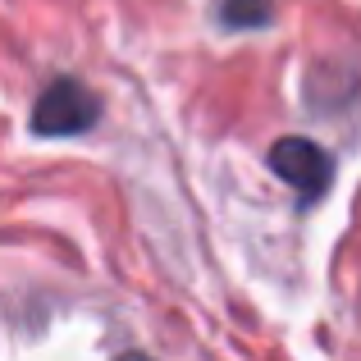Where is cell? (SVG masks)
Here are the masks:
<instances>
[{
	"instance_id": "obj_1",
	"label": "cell",
	"mask_w": 361,
	"mask_h": 361,
	"mask_svg": "<svg viewBox=\"0 0 361 361\" xmlns=\"http://www.w3.org/2000/svg\"><path fill=\"white\" fill-rule=\"evenodd\" d=\"M97 119H101V101L78 78L51 82L32 106V133H42V137H73V133H87Z\"/></svg>"
},
{
	"instance_id": "obj_2",
	"label": "cell",
	"mask_w": 361,
	"mask_h": 361,
	"mask_svg": "<svg viewBox=\"0 0 361 361\" xmlns=\"http://www.w3.org/2000/svg\"><path fill=\"white\" fill-rule=\"evenodd\" d=\"M270 165H274V174H279L283 183L298 188L302 202H316V197L329 188V156L316 147V142H307V137H283V142H274Z\"/></svg>"
},
{
	"instance_id": "obj_3",
	"label": "cell",
	"mask_w": 361,
	"mask_h": 361,
	"mask_svg": "<svg viewBox=\"0 0 361 361\" xmlns=\"http://www.w3.org/2000/svg\"><path fill=\"white\" fill-rule=\"evenodd\" d=\"M224 23L229 27H261V23H270V5L265 0H224Z\"/></svg>"
},
{
	"instance_id": "obj_4",
	"label": "cell",
	"mask_w": 361,
	"mask_h": 361,
	"mask_svg": "<svg viewBox=\"0 0 361 361\" xmlns=\"http://www.w3.org/2000/svg\"><path fill=\"white\" fill-rule=\"evenodd\" d=\"M119 361H147V357H137V353H128V357H119Z\"/></svg>"
}]
</instances>
